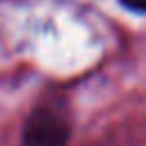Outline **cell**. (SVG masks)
<instances>
[{
	"label": "cell",
	"mask_w": 146,
	"mask_h": 146,
	"mask_svg": "<svg viewBox=\"0 0 146 146\" xmlns=\"http://www.w3.org/2000/svg\"><path fill=\"white\" fill-rule=\"evenodd\" d=\"M71 139L68 112L57 103H43L32 110L23 125V146H66Z\"/></svg>",
	"instance_id": "cell-1"
},
{
	"label": "cell",
	"mask_w": 146,
	"mask_h": 146,
	"mask_svg": "<svg viewBox=\"0 0 146 146\" xmlns=\"http://www.w3.org/2000/svg\"><path fill=\"white\" fill-rule=\"evenodd\" d=\"M121 2L132 11H146V0H121Z\"/></svg>",
	"instance_id": "cell-2"
}]
</instances>
